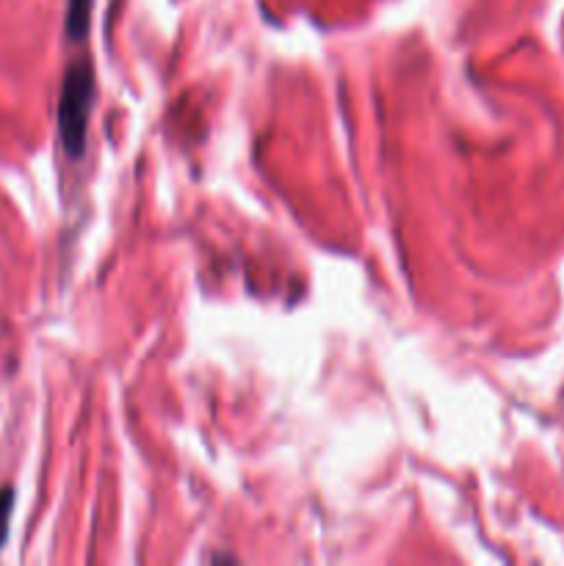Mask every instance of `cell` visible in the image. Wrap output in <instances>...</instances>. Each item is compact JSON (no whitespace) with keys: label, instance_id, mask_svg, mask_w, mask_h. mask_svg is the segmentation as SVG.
<instances>
[{"label":"cell","instance_id":"obj_1","mask_svg":"<svg viewBox=\"0 0 564 566\" xmlns=\"http://www.w3.org/2000/svg\"><path fill=\"white\" fill-rule=\"evenodd\" d=\"M94 103V72L89 61L70 67L61 83V103H59V130L64 141L67 155L78 158L86 144L89 114Z\"/></svg>","mask_w":564,"mask_h":566},{"label":"cell","instance_id":"obj_2","mask_svg":"<svg viewBox=\"0 0 564 566\" xmlns=\"http://www.w3.org/2000/svg\"><path fill=\"white\" fill-rule=\"evenodd\" d=\"M89 14H92V0H70V12H67V36H70L72 42L86 36Z\"/></svg>","mask_w":564,"mask_h":566},{"label":"cell","instance_id":"obj_3","mask_svg":"<svg viewBox=\"0 0 564 566\" xmlns=\"http://www.w3.org/2000/svg\"><path fill=\"white\" fill-rule=\"evenodd\" d=\"M12 508H14V492L3 490L0 492V547L9 536V520H12Z\"/></svg>","mask_w":564,"mask_h":566}]
</instances>
